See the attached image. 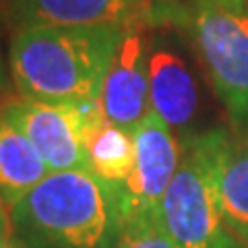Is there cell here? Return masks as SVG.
<instances>
[{
	"label": "cell",
	"instance_id": "cell-1",
	"mask_svg": "<svg viewBox=\"0 0 248 248\" xmlns=\"http://www.w3.org/2000/svg\"><path fill=\"white\" fill-rule=\"evenodd\" d=\"M126 29L27 27L15 31L9 73L19 97L93 102Z\"/></svg>",
	"mask_w": 248,
	"mask_h": 248
},
{
	"label": "cell",
	"instance_id": "cell-2",
	"mask_svg": "<svg viewBox=\"0 0 248 248\" xmlns=\"http://www.w3.org/2000/svg\"><path fill=\"white\" fill-rule=\"evenodd\" d=\"M11 234L25 248H116L120 190L87 170L50 172L9 211Z\"/></svg>",
	"mask_w": 248,
	"mask_h": 248
},
{
	"label": "cell",
	"instance_id": "cell-3",
	"mask_svg": "<svg viewBox=\"0 0 248 248\" xmlns=\"http://www.w3.org/2000/svg\"><path fill=\"white\" fill-rule=\"evenodd\" d=\"M228 135L188 137L180 166L159 205V221L176 248H232L238 238L226 226L219 201V166Z\"/></svg>",
	"mask_w": 248,
	"mask_h": 248
},
{
	"label": "cell",
	"instance_id": "cell-4",
	"mask_svg": "<svg viewBox=\"0 0 248 248\" xmlns=\"http://www.w3.org/2000/svg\"><path fill=\"white\" fill-rule=\"evenodd\" d=\"M190 31L219 102L248 126V0H199Z\"/></svg>",
	"mask_w": 248,
	"mask_h": 248
},
{
	"label": "cell",
	"instance_id": "cell-5",
	"mask_svg": "<svg viewBox=\"0 0 248 248\" xmlns=\"http://www.w3.org/2000/svg\"><path fill=\"white\" fill-rule=\"evenodd\" d=\"M0 112L17 126L48 172L87 170L85 143L106 122L102 102H35L25 97H4Z\"/></svg>",
	"mask_w": 248,
	"mask_h": 248
},
{
	"label": "cell",
	"instance_id": "cell-6",
	"mask_svg": "<svg viewBox=\"0 0 248 248\" xmlns=\"http://www.w3.org/2000/svg\"><path fill=\"white\" fill-rule=\"evenodd\" d=\"M182 145L153 112L135 128V168L120 186L122 223L159 217V205L180 166Z\"/></svg>",
	"mask_w": 248,
	"mask_h": 248
},
{
	"label": "cell",
	"instance_id": "cell-7",
	"mask_svg": "<svg viewBox=\"0 0 248 248\" xmlns=\"http://www.w3.org/2000/svg\"><path fill=\"white\" fill-rule=\"evenodd\" d=\"M99 102L108 122L133 133L151 112L149 54L139 27L124 31L106 73Z\"/></svg>",
	"mask_w": 248,
	"mask_h": 248
},
{
	"label": "cell",
	"instance_id": "cell-8",
	"mask_svg": "<svg viewBox=\"0 0 248 248\" xmlns=\"http://www.w3.org/2000/svg\"><path fill=\"white\" fill-rule=\"evenodd\" d=\"M147 0H9L15 31L27 27L130 29L139 27Z\"/></svg>",
	"mask_w": 248,
	"mask_h": 248
},
{
	"label": "cell",
	"instance_id": "cell-9",
	"mask_svg": "<svg viewBox=\"0 0 248 248\" xmlns=\"http://www.w3.org/2000/svg\"><path fill=\"white\" fill-rule=\"evenodd\" d=\"M149 102L151 112L172 130L186 128L197 116V83L186 62L168 48L149 54Z\"/></svg>",
	"mask_w": 248,
	"mask_h": 248
},
{
	"label": "cell",
	"instance_id": "cell-10",
	"mask_svg": "<svg viewBox=\"0 0 248 248\" xmlns=\"http://www.w3.org/2000/svg\"><path fill=\"white\" fill-rule=\"evenodd\" d=\"M48 174L29 139L0 112V205L11 211Z\"/></svg>",
	"mask_w": 248,
	"mask_h": 248
},
{
	"label": "cell",
	"instance_id": "cell-11",
	"mask_svg": "<svg viewBox=\"0 0 248 248\" xmlns=\"http://www.w3.org/2000/svg\"><path fill=\"white\" fill-rule=\"evenodd\" d=\"M85 155L89 174L120 188L135 168V133L106 120L89 135Z\"/></svg>",
	"mask_w": 248,
	"mask_h": 248
},
{
	"label": "cell",
	"instance_id": "cell-12",
	"mask_svg": "<svg viewBox=\"0 0 248 248\" xmlns=\"http://www.w3.org/2000/svg\"><path fill=\"white\" fill-rule=\"evenodd\" d=\"M219 201L228 230L248 246V137L226 143L219 166Z\"/></svg>",
	"mask_w": 248,
	"mask_h": 248
},
{
	"label": "cell",
	"instance_id": "cell-13",
	"mask_svg": "<svg viewBox=\"0 0 248 248\" xmlns=\"http://www.w3.org/2000/svg\"><path fill=\"white\" fill-rule=\"evenodd\" d=\"M116 248H176L166 234L159 217L122 223Z\"/></svg>",
	"mask_w": 248,
	"mask_h": 248
},
{
	"label": "cell",
	"instance_id": "cell-14",
	"mask_svg": "<svg viewBox=\"0 0 248 248\" xmlns=\"http://www.w3.org/2000/svg\"><path fill=\"white\" fill-rule=\"evenodd\" d=\"M9 66L4 64V58H2V52H0V97L6 93L9 89Z\"/></svg>",
	"mask_w": 248,
	"mask_h": 248
},
{
	"label": "cell",
	"instance_id": "cell-15",
	"mask_svg": "<svg viewBox=\"0 0 248 248\" xmlns=\"http://www.w3.org/2000/svg\"><path fill=\"white\" fill-rule=\"evenodd\" d=\"M11 236V219H9V211L0 205V240Z\"/></svg>",
	"mask_w": 248,
	"mask_h": 248
},
{
	"label": "cell",
	"instance_id": "cell-16",
	"mask_svg": "<svg viewBox=\"0 0 248 248\" xmlns=\"http://www.w3.org/2000/svg\"><path fill=\"white\" fill-rule=\"evenodd\" d=\"M0 248H25V246H23L19 240L11 234V236H6V238L0 240Z\"/></svg>",
	"mask_w": 248,
	"mask_h": 248
},
{
	"label": "cell",
	"instance_id": "cell-17",
	"mask_svg": "<svg viewBox=\"0 0 248 248\" xmlns=\"http://www.w3.org/2000/svg\"><path fill=\"white\" fill-rule=\"evenodd\" d=\"M232 248H248V246H246L244 242H240V240H238V242H236L234 246H232Z\"/></svg>",
	"mask_w": 248,
	"mask_h": 248
},
{
	"label": "cell",
	"instance_id": "cell-18",
	"mask_svg": "<svg viewBox=\"0 0 248 248\" xmlns=\"http://www.w3.org/2000/svg\"><path fill=\"white\" fill-rule=\"evenodd\" d=\"M0 2H4V0H0Z\"/></svg>",
	"mask_w": 248,
	"mask_h": 248
}]
</instances>
